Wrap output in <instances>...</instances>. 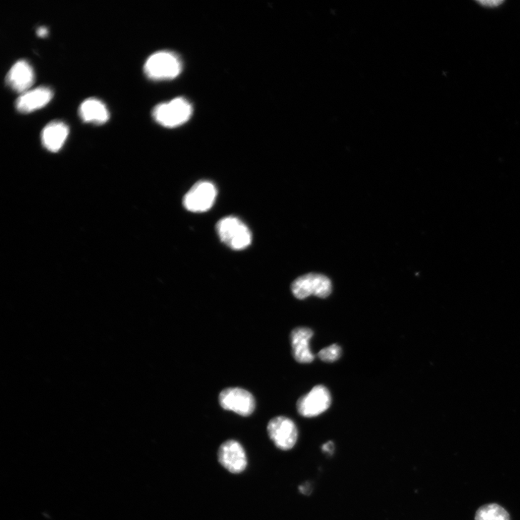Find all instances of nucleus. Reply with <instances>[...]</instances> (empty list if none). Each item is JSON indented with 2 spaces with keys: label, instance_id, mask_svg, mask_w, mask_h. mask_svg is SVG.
<instances>
[{
  "label": "nucleus",
  "instance_id": "11",
  "mask_svg": "<svg viewBox=\"0 0 520 520\" xmlns=\"http://www.w3.org/2000/svg\"><path fill=\"white\" fill-rule=\"evenodd\" d=\"M53 91L47 87H39L22 93L16 100V108L22 113H29L46 106L53 98Z\"/></svg>",
  "mask_w": 520,
  "mask_h": 520
},
{
  "label": "nucleus",
  "instance_id": "6",
  "mask_svg": "<svg viewBox=\"0 0 520 520\" xmlns=\"http://www.w3.org/2000/svg\"><path fill=\"white\" fill-rule=\"evenodd\" d=\"M267 433L275 445L281 450L292 449L298 439V430L295 422L285 417H277L270 421Z\"/></svg>",
  "mask_w": 520,
  "mask_h": 520
},
{
  "label": "nucleus",
  "instance_id": "15",
  "mask_svg": "<svg viewBox=\"0 0 520 520\" xmlns=\"http://www.w3.org/2000/svg\"><path fill=\"white\" fill-rule=\"evenodd\" d=\"M476 520H510L509 513L496 504L480 507L476 514Z\"/></svg>",
  "mask_w": 520,
  "mask_h": 520
},
{
  "label": "nucleus",
  "instance_id": "17",
  "mask_svg": "<svg viewBox=\"0 0 520 520\" xmlns=\"http://www.w3.org/2000/svg\"><path fill=\"white\" fill-rule=\"evenodd\" d=\"M479 4L485 7L493 8L499 6V5L502 4L503 2L499 1V0H497V1L496 0H492V1H490V0H486V1H479Z\"/></svg>",
  "mask_w": 520,
  "mask_h": 520
},
{
  "label": "nucleus",
  "instance_id": "10",
  "mask_svg": "<svg viewBox=\"0 0 520 520\" xmlns=\"http://www.w3.org/2000/svg\"><path fill=\"white\" fill-rule=\"evenodd\" d=\"M35 80L34 70L26 61L16 63L6 77L8 86L17 93H24L33 86Z\"/></svg>",
  "mask_w": 520,
  "mask_h": 520
},
{
  "label": "nucleus",
  "instance_id": "4",
  "mask_svg": "<svg viewBox=\"0 0 520 520\" xmlns=\"http://www.w3.org/2000/svg\"><path fill=\"white\" fill-rule=\"evenodd\" d=\"M292 292L298 300H305L312 295L325 299L332 292V283L325 275L310 273L294 281Z\"/></svg>",
  "mask_w": 520,
  "mask_h": 520
},
{
  "label": "nucleus",
  "instance_id": "3",
  "mask_svg": "<svg viewBox=\"0 0 520 520\" xmlns=\"http://www.w3.org/2000/svg\"><path fill=\"white\" fill-rule=\"evenodd\" d=\"M193 114L191 103L184 98H177L155 107L153 117L165 128H176L187 123Z\"/></svg>",
  "mask_w": 520,
  "mask_h": 520
},
{
  "label": "nucleus",
  "instance_id": "19",
  "mask_svg": "<svg viewBox=\"0 0 520 520\" xmlns=\"http://www.w3.org/2000/svg\"><path fill=\"white\" fill-rule=\"evenodd\" d=\"M37 34L41 38L45 37L48 34V30L45 27H41L37 30Z\"/></svg>",
  "mask_w": 520,
  "mask_h": 520
},
{
  "label": "nucleus",
  "instance_id": "7",
  "mask_svg": "<svg viewBox=\"0 0 520 520\" xmlns=\"http://www.w3.org/2000/svg\"><path fill=\"white\" fill-rule=\"evenodd\" d=\"M217 189L208 181L196 183L185 195V208L193 213H203L210 210L215 201Z\"/></svg>",
  "mask_w": 520,
  "mask_h": 520
},
{
  "label": "nucleus",
  "instance_id": "18",
  "mask_svg": "<svg viewBox=\"0 0 520 520\" xmlns=\"http://www.w3.org/2000/svg\"><path fill=\"white\" fill-rule=\"evenodd\" d=\"M334 444L332 442H328L322 446V451L328 454H332L334 452Z\"/></svg>",
  "mask_w": 520,
  "mask_h": 520
},
{
  "label": "nucleus",
  "instance_id": "1",
  "mask_svg": "<svg viewBox=\"0 0 520 520\" xmlns=\"http://www.w3.org/2000/svg\"><path fill=\"white\" fill-rule=\"evenodd\" d=\"M182 71L183 64L179 56L168 51L153 53L148 57L144 66L146 76L153 81L175 78Z\"/></svg>",
  "mask_w": 520,
  "mask_h": 520
},
{
  "label": "nucleus",
  "instance_id": "16",
  "mask_svg": "<svg viewBox=\"0 0 520 520\" xmlns=\"http://www.w3.org/2000/svg\"><path fill=\"white\" fill-rule=\"evenodd\" d=\"M341 352L340 347L337 344H333L321 350L318 354V357L325 362L332 363L340 359Z\"/></svg>",
  "mask_w": 520,
  "mask_h": 520
},
{
  "label": "nucleus",
  "instance_id": "2",
  "mask_svg": "<svg viewBox=\"0 0 520 520\" xmlns=\"http://www.w3.org/2000/svg\"><path fill=\"white\" fill-rule=\"evenodd\" d=\"M216 231L222 243L235 250H242L252 243L249 228L238 218L228 216L216 224Z\"/></svg>",
  "mask_w": 520,
  "mask_h": 520
},
{
  "label": "nucleus",
  "instance_id": "5",
  "mask_svg": "<svg viewBox=\"0 0 520 520\" xmlns=\"http://www.w3.org/2000/svg\"><path fill=\"white\" fill-rule=\"evenodd\" d=\"M220 407L242 417H249L255 409V399L248 391L239 388H227L219 395Z\"/></svg>",
  "mask_w": 520,
  "mask_h": 520
},
{
  "label": "nucleus",
  "instance_id": "14",
  "mask_svg": "<svg viewBox=\"0 0 520 520\" xmlns=\"http://www.w3.org/2000/svg\"><path fill=\"white\" fill-rule=\"evenodd\" d=\"M82 121L97 126L103 125L109 120V112L106 105L94 98L85 100L79 108Z\"/></svg>",
  "mask_w": 520,
  "mask_h": 520
},
{
  "label": "nucleus",
  "instance_id": "9",
  "mask_svg": "<svg viewBox=\"0 0 520 520\" xmlns=\"http://www.w3.org/2000/svg\"><path fill=\"white\" fill-rule=\"evenodd\" d=\"M218 457L220 464L231 474H241L247 469V454L238 441L228 440L223 443L219 448Z\"/></svg>",
  "mask_w": 520,
  "mask_h": 520
},
{
  "label": "nucleus",
  "instance_id": "12",
  "mask_svg": "<svg viewBox=\"0 0 520 520\" xmlns=\"http://www.w3.org/2000/svg\"><path fill=\"white\" fill-rule=\"evenodd\" d=\"M313 336V331L307 327H297L291 334L293 355L295 360L301 364H310L315 360V356L310 348V342Z\"/></svg>",
  "mask_w": 520,
  "mask_h": 520
},
{
  "label": "nucleus",
  "instance_id": "13",
  "mask_svg": "<svg viewBox=\"0 0 520 520\" xmlns=\"http://www.w3.org/2000/svg\"><path fill=\"white\" fill-rule=\"evenodd\" d=\"M69 135L68 126L61 121L49 123L41 132V142L46 149L51 152L59 151Z\"/></svg>",
  "mask_w": 520,
  "mask_h": 520
},
{
  "label": "nucleus",
  "instance_id": "8",
  "mask_svg": "<svg viewBox=\"0 0 520 520\" xmlns=\"http://www.w3.org/2000/svg\"><path fill=\"white\" fill-rule=\"evenodd\" d=\"M330 404L331 395L329 390L322 385H317L299 399L297 410L302 417L312 418L325 412L330 408Z\"/></svg>",
  "mask_w": 520,
  "mask_h": 520
}]
</instances>
